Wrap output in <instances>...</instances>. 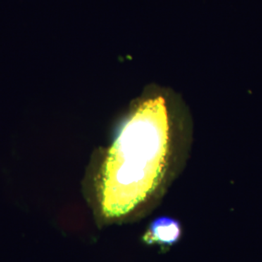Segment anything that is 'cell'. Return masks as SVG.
Listing matches in <instances>:
<instances>
[{"mask_svg": "<svg viewBox=\"0 0 262 262\" xmlns=\"http://www.w3.org/2000/svg\"><path fill=\"white\" fill-rule=\"evenodd\" d=\"M176 98L168 90L155 91L136 105L122 125L103 169L101 202L105 216L119 218L130 213L161 182Z\"/></svg>", "mask_w": 262, "mask_h": 262, "instance_id": "cell-1", "label": "cell"}, {"mask_svg": "<svg viewBox=\"0 0 262 262\" xmlns=\"http://www.w3.org/2000/svg\"><path fill=\"white\" fill-rule=\"evenodd\" d=\"M182 227L180 223L170 217L162 216L153 221L143 237L146 244L172 246L180 238Z\"/></svg>", "mask_w": 262, "mask_h": 262, "instance_id": "cell-2", "label": "cell"}]
</instances>
